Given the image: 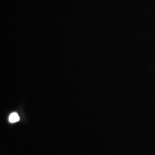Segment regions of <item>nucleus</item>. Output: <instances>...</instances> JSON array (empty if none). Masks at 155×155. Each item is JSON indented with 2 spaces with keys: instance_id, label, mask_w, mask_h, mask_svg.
I'll use <instances>...</instances> for the list:
<instances>
[{
  "instance_id": "1",
  "label": "nucleus",
  "mask_w": 155,
  "mask_h": 155,
  "mask_svg": "<svg viewBox=\"0 0 155 155\" xmlns=\"http://www.w3.org/2000/svg\"><path fill=\"white\" fill-rule=\"evenodd\" d=\"M19 120H20V117L17 113H12L9 117V121L11 123L18 122Z\"/></svg>"
}]
</instances>
